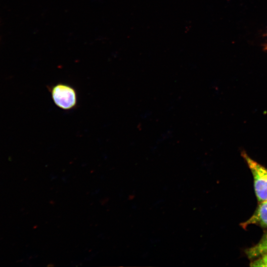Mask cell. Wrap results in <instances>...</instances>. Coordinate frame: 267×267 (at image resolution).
I'll return each mask as SVG.
<instances>
[{"mask_svg":"<svg viewBox=\"0 0 267 267\" xmlns=\"http://www.w3.org/2000/svg\"><path fill=\"white\" fill-rule=\"evenodd\" d=\"M241 155L253 175L258 201L260 203L267 200V168L251 158L245 152H242Z\"/></svg>","mask_w":267,"mask_h":267,"instance_id":"7a4b0ae2","label":"cell"},{"mask_svg":"<svg viewBox=\"0 0 267 267\" xmlns=\"http://www.w3.org/2000/svg\"><path fill=\"white\" fill-rule=\"evenodd\" d=\"M51 99L59 108L69 111L75 108L78 105V94L71 85L58 83L49 88Z\"/></svg>","mask_w":267,"mask_h":267,"instance_id":"6da1fadb","label":"cell"},{"mask_svg":"<svg viewBox=\"0 0 267 267\" xmlns=\"http://www.w3.org/2000/svg\"><path fill=\"white\" fill-rule=\"evenodd\" d=\"M245 252L248 258L251 260L255 259L267 253V232L263 235L257 244L246 249Z\"/></svg>","mask_w":267,"mask_h":267,"instance_id":"277c9868","label":"cell"},{"mask_svg":"<svg viewBox=\"0 0 267 267\" xmlns=\"http://www.w3.org/2000/svg\"><path fill=\"white\" fill-rule=\"evenodd\" d=\"M251 267H267V253L252 260L250 264Z\"/></svg>","mask_w":267,"mask_h":267,"instance_id":"5b68a950","label":"cell"},{"mask_svg":"<svg viewBox=\"0 0 267 267\" xmlns=\"http://www.w3.org/2000/svg\"><path fill=\"white\" fill-rule=\"evenodd\" d=\"M251 224L267 228V200L259 203L252 216L248 220L240 223L243 228H246Z\"/></svg>","mask_w":267,"mask_h":267,"instance_id":"3957f363","label":"cell"}]
</instances>
